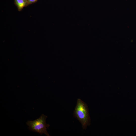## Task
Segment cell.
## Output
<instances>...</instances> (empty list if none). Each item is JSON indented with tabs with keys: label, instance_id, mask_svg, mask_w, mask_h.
Returning <instances> with one entry per match:
<instances>
[{
	"label": "cell",
	"instance_id": "5",
	"mask_svg": "<svg viewBox=\"0 0 136 136\" xmlns=\"http://www.w3.org/2000/svg\"><path fill=\"white\" fill-rule=\"evenodd\" d=\"M23 0L25 1H27V0Z\"/></svg>",
	"mask_w": 136,
	"mask_h": 136
},
{
	"label": "cell",
	"instance_id": "4",
	"mask_svg": "<svg viewBox=\"0 0 136 136\" xmlns=\"http://www.w3.org/2000/svg\"><path fill=\"white\" fill-rule=\"evenodd\" d=\"M37 1V0H27L28 4L33 3Z\"/></svg>",
	"mask_w": 136,
	"mask_h": 136
},
{
	"label": "cell",
	"instance_id": "1",
	"mask_svg": "<svg viewBox=\"0 0 136 136\" xmlns=\"http://www.w3.org/2000/svg\"><path fill=\"white\" fill-rule=\"evenodd\" d=\"M74 114L81 123L83 129H86L89 124V117L87 105L80 98L77 99Z\"/></svg>",
	"mask_w": 136,
	"mask_h": 136
},
{
	"label": "cell",
	"instance_id": "2",
	"mask_svg": "<svg viewBox=\"0 0 136 136\" xmlns=\"http://www.w3.org/2000/svg\"><path fill=\"white\" fill-rule=\"evenodd\" d=\"M47 117V116L42 114L38 119L34 121H28L26 123L30 130L37 132L41 135L43 133L47 136H50L47 130L50 126V125L46 122Z\"/></svg>",
	"mask_w": 136,
	"mask_h": 136
},
{
	"label": "cell",
	"instance_id": "3",
	"mask_svg": "<svg viewBox=\"0 0 136 136\" xmlns=\"http://www.w3.org/2000/svg\"><path fill=\"white\" fill-rule=\"evenodd\" d=\"M19 11L21 10L24 7L28 4V2L23 0H15Z\"/></svg>",
	"mask_w": 136,
	"mask_h": 136
}]
</instances>
